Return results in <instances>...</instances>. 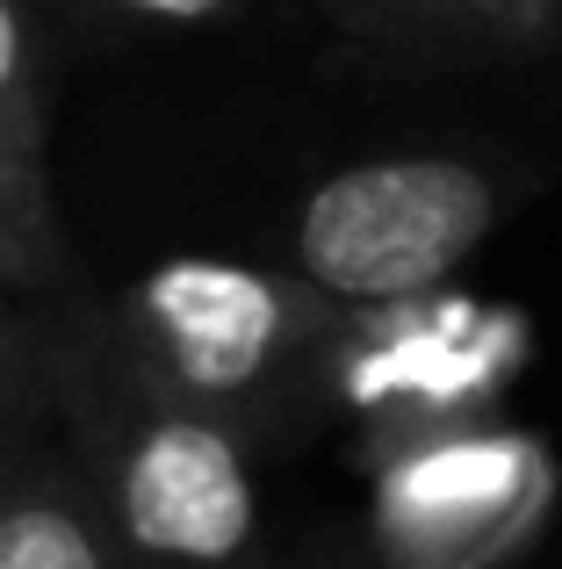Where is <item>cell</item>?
Returning <instances> with one entry per match:
<instances>
[{"label": "cell", "instance_id": "6da1fadb", "mask_svg": "<svg viewBox=\"0 0 562 569\" xmlns=\"http://www.w3.org/2000/svg\"><path fill=\"white\" fill-rule=\"evenodd\" d=\"M51 418L130 569H274L253 440L159 389L101 318L51 325Z\"/></svg>", "mask_w": 562, "mask_h": 569}, {"label": "cell", "instance_id": "7a4b0ae2", "mask_svg": "<svg viewBox=\"0 0 562 569\" xmlns=\"http://www.w3.org/2000/svg\"><path fill=\"white\" fill-rule=\"evenodd\" d=\"M109 339L181 403L274 440L318 403H332V368L353 310L318 296L289 267L245 260H167L101 310Z\"/></svg>", "mask_w": 562, "mask_h": 569}, {"label": "cell", "instance_id": "3957f363", "mask_svg": "<svg viewBox=\"0 0 562 569\" xmlns=\"http://www.w3.org/2000/svg\"><path fill=\"white\" fill-rule=\"evenodd\" d=\"M512 188L462 152H397L324 173L289 209V274L339 310H397L440 296L505 217Z\"/></svg>", "mask_w": 562, "mask_h": 569}, {"label": "cell", "instance_id": "277c9868", "mask_svg": "<svg viewBox=\"0 0 562 569\" xmlns=\"http://www.w3.org/2000/svg\"><path fill=\"white\" fill-rule=\"evenodd\" d=\"M555 455L520 426L454 418L375 455V556L390 569H505L555 512Z\"/></svg>", "mask_w": 562, "mask_h": 569}, {"label": "cell", "instance_id": "5b68a950", "mask_svg": "<svg viewBox=\"0 0 562 569\" xmlns=\"http://www.w3.org/2000/svg\"><path fill=\"white\" fill-rule=\"evenodd\" d=\"M512 325L469 318V310H433V296L397 310H353L339 339L332 397L375 426V440H404L425 426L483 418L512 368Z\"/></svg>", "mask_w": 562, "mask_h": 569}, {"label": "cell", "instance_id": "8992f818", "mask_svg": "<svg viewBox=\"0 0 562 569\" xmlns=\"http://www.w3.org/2000/svg\"><path fill=\"white\" fill-rule=\"evenodd\" d=\"M0 569H130L72 447L29 440L0 476Z\"/></svg>", "mask_w": 562, "mask_h": 569}, {"label": "cell", "instance_id": "52a82bcc", "mask_svg": "<svg viewBox=\"0 0 562 569\" xmlns=\"http://www.w3.org/2000/svg\"><path fill=\"white\" fill-rule=\"evenodd\" d=\"M347 22L411 43H541L562 29L555 0H339Z\"/></svg>", "mask_w": 562, "mask_h": 569}, {"label": "cell", "instance_id": "ba28073f", "mask_svg": "<svg viewBox=\"0 0 562 569\" xmlns=\"http://www.w3.org/2000/svg\"><path fill=\"white\" fill-rule=\"evenodd\" d=\"M66 274L51 159L0 144V296H37Z\"/></svg>", "mask_w": 562, "mask_h": 569}, {"label": "cell", "instance_id": "9c48e42d", "mask_svg": "<svg viewBox=\"0 0 562 569\" xmlns=\"http://www.w3.org/2000/svg\"><path fill=\"white\" fill-rule=\"evenodd\" d=\"M51 418V325L22 303H0V476Z\"/></svg>", "mask_w": 562, "mask_h": 569}, {"label": "cell", "instance_id": "30bf717a", "mask_svg": "<svg viewBox=\"0 0 562 569\" xmlns=\"http://www.w3.org/2000/svg\"><path fill=\"white\" fill-rule=\"evenodd\" d=\"M0 144L51 159V109H43V72H37V37L14 0H0Z\"/></svg>", "mask_w": 562, "mask_h": 569}, {"label": "cell", "instance_id": "8fae6325", "mask_svg": "<svg viewBox=\"0 0 562 569\" xmlns=\"http://www.w3.org/2000/svg\"><path fill=\"white\" fill-rule=\"evenodd\" d=\"M94 14L116 22H152V29H202V22H231L245 14V0H87Z\"/></svg>", "mask_w": 562, "mask_h": 569}, {"label": "cell", "instance_id": "7c38bea8", "mask_svg": "<svg viewBox=\"0 0 562 569\" xmlns=\"http://www.w3.org/2000/svg\"><path fill=\"white\" fill-rule=\"evenodd\" d=\"M555 14H562V0H555Z\"/></svg>", "mask_w": 562, "mask_h": 569}]
</instances>
